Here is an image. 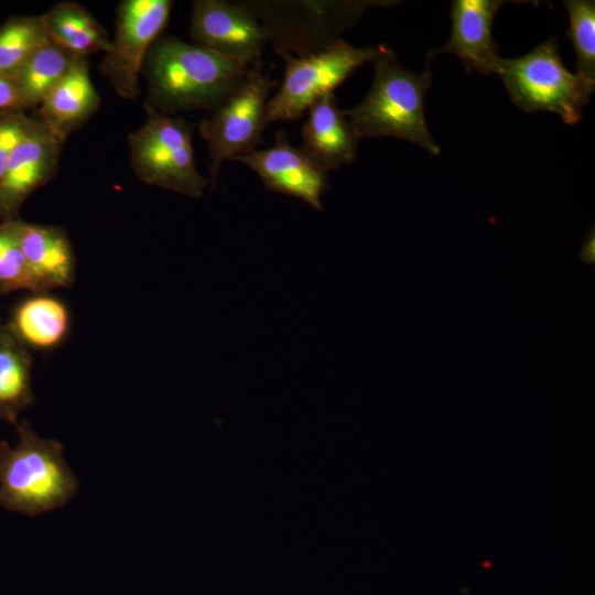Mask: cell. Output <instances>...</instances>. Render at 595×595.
<instances>
[{
    "label": "cell",
    "mask_w": 595,
    "mask_h": 595,
    "mask_svg": "<svg viewBox=\"0 0 595 595\" xmlns=\"http://www.w3.org/2000/svg\"><path fill=\"white\" fill-rule=\"evenodd\" d=\"M32 357L9 326L0 324V420L17 425L33 402Z\"/></svg>",
    "instance_id": "ac0fdd59"
},
{
    "label": "cell",
    "mask_w": 595,
    "mask_h": 595,
    "mask_svg": "<svg viewBox=\"0 0 595 595\" xmlns=\"http://www.w3.org/2000/svg\"><path fill=\"white\" fill-rule=\"evenodd\" d=\"M493 74L502 79L511 101L526 112L550 111L565 123L582 120L595 80L571 73L563 64L556 39H549L517 58L498 56Z\"/></svg>",
    "instance_id": "5b68a950"
},
{
    "label": "cell",
    "mask_w": 595,
    "mask_h": 595,
    "mask_svg": "<svg viewBox=\"0 0 595 595\" xmlns=\"http://www.w3.org/2000/svg\"><path fill=\"white\" fill-rule=\"evenodd\" d=\"M41 17L50 42L76 56L87 57L109 48L106 30L76 2H58Z\"/></svg>",
    "instance_id": "d6986e66"
},
{
    "label": "cell",
    "mask_w": 595,
    "mask_h": 595,
    "mask_svg": "<svg viewBox=\"0 0 595 595\" xmlns=\"http://www.w3.org/2000/svg\"><path fill=\"white\" fill-rule=\"evenodd\" d=\"M44 293L32 274L9 220L0 225V294L14 291Z\"/></svg>",
    "instance_id": "603a6c76"
},
{
    "label": "cell",
    "mask_w": 595,
    "mask_h": 595,
    "mask_svg": "<svg viewBox=\"0 0 595 595\" xmlns=\"http://www.w3.org/2000/svg\"><path fill=\"white\" fill-rule=\"evenodd\" d=\"M145 112V122L128 137L134 174L148 185L201 198L209 178L195 165L191 126L147 102Z\"/></svg>",
    "instance_id": "8992f818"
},
{
    "label": "cell",
    "mask_w": 595,
    "mask_h": 595,
    "mask_svg": "<svg viewBox=\"0 0 595 595\" xmlns=\"http://www.w3.org/2000/svg\"><path fill=\"white\" fill-rule=\"evenodd\" d=\"M570 25L567 36L576 54V74L595 80V2L565 0Z\"/></svg>",
    "instance_id": "7402d4cb"
},
{
    "label": "cell",
    "mask_w": 595,
    "mask_h": 595,
    "mask_svg": "<svg viewBox=\"0 0 595 595\" xmlns=\"http://www.w3.org/2000/svg\"><path fill=\"white\" fill-rule=\"evenodd\" d=\"M263 24L278 55L306 56L337 42L369 8L397 1L379 0H247Z\"/></svg>",
    "instance_id": "277c9868"
},
{
    "label": "cell",
    "mask_w": 595,
    "mask_h": 595,
    "mask_svg": "<svg viewBox=\"0 0 595 595\" xmlns=\"http://www.w3.org/2000/svg\"><path fill=\"white\" fill-rule=\"evenodd\" d=\"M50 43L42 17H20L0 29V73L10 78L39 48Z\"/></svg>",
    "instance_id": "44dd1931"
},
{
    "label": "cell",
    "mask_w": 595,
    "mask_h": 595,
    "mask_svg": "<svg viewBox=\"0 0 595 595\" xmlns=\"http://www.w3.org/2000/svg\"><path fill=\"white\" fill-rule=\"evenodd\" d=\"M18 442H0V506L35 517L64 507L77 493L78 480L63 445L36 434L25 422L17 425Z\"/></svg>",
    "instance_id": "3957f363"
},
{
    "label": "cell",
    "mask_w": 595,
    "mask_h": 595,
    "mask_svg": "<svg viewBox=\"0 0 595 595\" xmlns=\"http://www.w3.org/2000/svg\"><path fill=\"white\" fill-rule=\"evenodd\" d=\"M9 223L25 261L43 292L73 284L76 257L65 230L19 219H10Z\"/></svg>",
    "instance_id": "5bb4252c"
},
{
    "label": "cell",
    "mask_w": 595,
    "mask_h": 595,
    "mask_svg": "<svg viewBox=\"0 0 595 595\" xmlns=\"http://www.w3.org/2000/svg\"><path fill=\"white\" fill-rule=\"evenodd\" d=\"M194 44L251 67L269 42L257 15L242 2L196 0L192 6Z\"/></svg>",
    "instance_id": "30bf717a"
},
{
    "label": "cell",
    "mask_w": 595,
    "mask_h": 595,
    "mask_svg": "<svg viewBox=\"0 0 595 595\" xmlns=\"http://www.w3.org/2000/svg\"><path fill=\"white\" fill-rule=\"evenodd\" d=\"M509 1L454 0L451 6L452 29L447 43L431 55L451 53L458 56L468 72L490 75L498 58L493 23L499 9Z\"/></svg>",
    "instance_id": "4fadbf2b"
},
{
    "label": "cell",
    "mask_w": 595,
    "mask_h": 595,
    "mask_svg": "<svg viewBox=\"0 0 595 595\" xmlns=\"http://www.w3.org/2000/svg\"><path fill=\"white\" fill-rule=\"evenodd\" d=\"M376 47H355L338 40L306 56L281 55L285 68L279 90L267 105V122L300 119L320 98L334 94L357 68L371 62Z\"/></svg>",
    "instance_id": "ba28073f"
},
{
    "label": "cell",
    "mask_w": 595,
    "mask_h": 595,
    "mask_svg": "<svg viewBox=\"0 0 595 595\" xmlns=\"http://www.w3.org/2000/svg\"><path fill=\"white\" fill-rule=\"evenodd\" d=\"M278 85L275 79L261 71V63L249 67L239 85L199 125L210 158V180L219 173L226 160L248 154L262 142L268 125L269 96Z\"/></svg>",
    "instance_id": "52a82bcc"
},
{
    "label": "cell",
    "mask_w": 595,
    "mask_h": 595,
    "mask_svg": "<svg viewBox=\"0 0 595 595\" xmlns=\"http://www.w3.org/2000/svg\"><path fill=\"white\" fill-rule=\"evenodd\" d=\"M581 259L584 262L593 263L595 259V239H594V230L592 228V232H589L584 240L581 249Z\"/></svg>",
    "instance_id": "484cf974"
},
{
    "label": "cell",
    "mask_w": 595,
    "mask_h": 595,
    "mask_svg": "<svg viewBox=\"0 0 595 595\" xmlns=\"http://www.w3.org/2000/svg\"><path fill=\"white\" fill-rule=\"evenodd\" d=\"M99 105L100 98L89 76L87 57L80 56L39 105L40 121L65 141Z\"/></svg>",
    "instance_id": "2e32d148"
},
{
    "label": "cell",
    "mask_w": 595,
    "mask_h": 595,
    "mask_svg": "<svg viewBox=\"0 0 595 595\" xmlns=\"http://www.w3.org/2000/svg\"><path fill=\"white\" fill-rule=\"evenodd\" d=\"M171 0H125L117 11L116 30L100 71L122 98L140 93L139 76L149 50L170 18Z\"/></svg>",
    "instance_id": "9c48e42d"
},
{
    "label": "cell",
    "mask_w": 595,
    "mask_h": 595,
    "mask_svg": "<svg viewBox=\"0 0 595 595\" xmlns=\"http://www.w3.org/2000/svg\"><path fill=\"white\" fill-rule=\"evenodd\" d=\"M307 112L301 129V149L327 172L353 163L359 138L339 109L335 95L320 98Z\"/></svg>",
    "instance_id": "9a60e30c"
},
{
    "label": "cell",
    "mask_w": 595,
    "mask_h": 595,
    "mask_svg": "<svg viewBox=\"0 0 595 595\" xmlns=\"http://www.w3.org/2000/svg\"><path fill=\"white\" fill-rule=\"evenodd\" d=\"M69 324L66 304L44 292L22 301L7 325L29 349L50 350L65 339Z\"/></svg>",
    "instance_id": "e0dca14e"
},
{
    "label": "cell",
    "mask_w": 595,
    "mask_h": 595,
    "mask_svg": "<svg viewBox=\"0 0 595 595\" xmlns=\"http://www.w3.org/2000/svg\"><path fill=\"white\" fill-rule=\"evenodd\" d=\"M261 178L267 190L296 198L322 210L328 173L301 148L292 145L284 131L275 133L273 145L237 156Z\"/></svg>",
    "instance_id": "8fae6325"
},
{
    "label": "cell",
    "mask_w": 595,
    "mask_h": 595,
    "mask_svg": "<svg viewBox=\"0 0 595 595\" xmlns=\"http://www.w3.org/2000/svg\"><path fill=\"white\" fill-rule=\"evenodd\" d=\"M249 67L171 35L159 36L148 52L147 104L169 115L216 108L244 79Z\"/></svg>",
    "instance_id": "6da1fadb"
},
{
    "label": "cell",
    "mask_w": 595,
    "mask_h": 595,
    "mask_svg": "<svg viewBox=\"0 0 595 595\" xmlns=\"http://www.w3.org/2000/svg\"><path fill=\"white\" fill-rule=\"evenodd\" d=\"M374 80L367 96L344 110L358 138L392 137L415 143L431 154L441 153L431 136L424 115L425 94L432 85L428 67L412 73L398 61L394 52L376 46Z\"/></svg>",
    "instance_id": "7a4b0ae2"
},
{
    "label": "cell",
    "mask_w": 595,
    "mask_h": 595,
    "mask_svg": "<svg viewBox=\"0 0 595 595\" xmlns=\"http://www.w3.org/2000/svg\"><path fill=\"white\" fill-rule=\"evenodd\" d=\"M78 57L52 42L34 52L12 77L24 105L39 106Z\"/></svg>",
    "instance_id": "ffe728a7"
},
{
    "label": "cell",
    "mask_w": 595,
    "mask_h": 595,
    "mask_svg": "<svg viewBox=\"0 0 595 595\" xmlns=\"http://www.w3.org/2000/svg\"><path fill=\"white\" fill-rule=\"evenodd\" d=\"M26 108L12 78L0 73V113H17Z\"/></svg>",
    "instance_id": "d4e9b609"
},
{
    "label": "cell",
    "mask_w": 595,
    "mask_h": 595,
    "mask_svg": "<svg viewBox=\"0 0 595 595\" xmlns=\"http://www.w3.org/2000/svg\"><path fill=\"white\" fill-rule=\"evenodd\" d=\"M33 120L20 113H0V184L10 156Z\"/></svg>",
    "instance_id": "cb8c5ba5"
},
{
    "label": "cell",
    "mask_w": 595,
    "mask_h": 595,
    "mask_svg": "<svg viewBox=\"0 0 595 595\" xmlns=\"http://www.w3.org/2000/svg\"><path fill=\"white\" fill-rule=\"evenodd\" d=\"M63 143L43 122L32 121L15 145L0 184V218L13 219L26 197L51 180Z\"/></svg>",
    "instance_id": "7c38bea8"
}]
</instances>
